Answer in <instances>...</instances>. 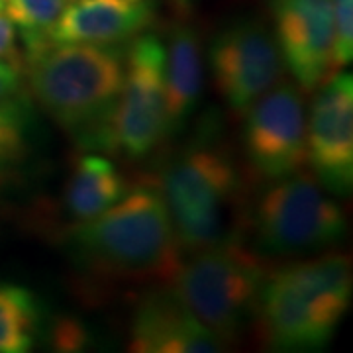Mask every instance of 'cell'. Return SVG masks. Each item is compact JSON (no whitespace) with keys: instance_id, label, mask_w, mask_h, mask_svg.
Returning a JSON list of instances; mask_svg holds the SVG:
<instances>
[{"instance_id":"21","label":"cell","mask_w":353,"mask_h":353,"mask_svg":"<svg viewBox=\"0 0 353 353\" xmlns=\"http://www.w3.org/2000/svg\"><path fill=\"white\" fill-rule=\"evenodd\" d=\"M0 59L20 63V55L16 48V30L12 22L6 18V14L2 12V8H0Z\"/></svg>"},{"instance_id":"23","label":"cell","mask_w":353,"mask_h":353,"mask_svg":"<svg viewBox=\"0 0 353 353\" xmlns=\"http://www.w3.org/2000/svg\"><path fill=\"white\" fill-rule=\"evenodd\" d=\"M175 2H176V6H179V8H183V10H189L190 4H192L194 0H175Z\"/></svg>"},{"instance_id":"22","label":"cell","mask_w":353,"mask_h":353,"mask_svg":"<svg viewBox=\"0 0 353 353\" xmlns=\"http://www.w3.org/2000/svg\"><path fill=\"white\" fill-rule=\"evenodd\" d=\"M55 336H57V345H61V350H75L77 345L81 343V332L77 324H69L65 322L61 324V328L55 330Z\"/></svg>"},{"instance_id":"20","label":"cell","mask_w":353,"mask_h":353,"mask_svg":"<svg viewBox=\"0 0 353 353\" xmlns=\"http://www.w3.org/2000/svg\"><path fill=\"white\" fill-rule=\"evenodd\" d=\"M22 81H24L22 63L0 59V101L16 97V92L22 88Z\"/></svg>"},{"instance_id":"3","label":"cell","mask_w":353,"mask_h":353,"mask_svg":"<svg viewBox=\"0 0 353 353\" xmlns=\"http://www.w3.org/2000/svg\"><path fill=\"white\" fill-rule=\"evenodd\" d=\"M183 255L241 241L248 206L236 159L214 141H199L165 165L155 183Z\"/></svg>"},{"instance_id":"15","label":"cell","mask_w":353,"mask_h":353,"mask_svg":"<svg viewBox=\"0 0 353 353\" xmlns=\"http://www.w3.org/2000/svg\"><path fill=\"white\" fill-rule=\"evenodd\" d=\"M126 190V179L110 159L99 153H83L73 161L65 183V210L73 222H85L108 210Z\"/></svg>"},{"instance_id":"4","label":"cell","mask_w":353,"mask_h":353,"mask_svg":"<svg viewBox=\"0 0 353 353\" xmlns=\"http://www.w3.org/2000/svg\"><path fill=\"white\" fill-rule=\"evenodd\" d=\"M352 303V261L324 253L269 269L255 304V328L275 350H314L328 343Z\"/></svg>"},{"instance_id":"13","label":"cell","mask_w":353,"mask_h":353,"mask_svg":"<svg viewBox=\"0 0 353 353\" xmlns=\"http://www.w3.org/2000/svg\"><path fill=\"white\" fill-rule=\"evenodd\" d=\"M153 22L150 0H73L50 34V43L122 46Z\"/></svg>"},{"instance_id":"6","label":"cell","mask_w":353,"mask_h":353,"mask_svg":"<svg viewBox=\"0 0 353 353\" xmlns=\"http://www.w3.org/2000/svg\"><path fill=\"white\" fill-rule=\"evenodd\" d=\"M248 228L261 255L296 257L343 240L345 214L322 183L301 169L267 183L248 210Z\"/></svg>"},{"instance_id":"1","label":"cell","mask_w":353,"mask_h":353,"mask_svg":"<svg viewBox=\"0 0 353 353\" xmlns=\"http://www.w3.org/2000/svg\"><path fill=\"white\" fill-rule=\"evenodd\" d=\"M65 245L79 269L122 283H171L183 252L155 183L128 189L102 214L73 222Z\"/></svg>"},{"instance_id":"11","label":"cell","mask_w":353,"mask_h":353,"mask_svg":"<svg viewBox=\"0 0 353 353\" xmlns=\"http://www.w3.org/2000/svg\"><path fill=\"white\" fill-rule=\"evenodd\" d=\"M279 50L304 92L334 75V0H271Z\"/></svg>"},{"instance_id":"16","label":"cell","mask_w":353,"mask_h":353,"mask_svg":"<svg viewBox=\"0 0 353 353\" xmlns=\"http://www.w3.org/2000/svg\"><path fill=\"white\" fill-rule=\"evenodd\" d=\"M39 326L38 299L24 287L0 283V353L30 352Z\"/></svg>"},{"instance_id":"19","label":"cell","mask_w":353,"mask_h":353,"mask_svg":"<svg viewBox=\"0 0 353 353\" xmlns=\"http://www.w3.org/2000/svg\"><path fill=\"white\" fill-rule=\"evenodd\" d=\"M353 59V0H334V43L332 65L334 73L352 63Z\"/></svg>"},{"instance_id":"2","label":"cell","mask_w":353,"mask_h":353,"mask_svg":"<svg viewBox=\"0 0 353 353\" xmlns=\"http://www.w3.org/2000/svg\"><path fill=\"white\" fill-rule=\"evenodd\" d=\"M30 94L83 150H108L126 51L118 46L48 43L26 61Z\"/></svg>"},{"instance_id":"12","label":"cell","mask_w":353,"mask_h":353,"mask_svg":"<svg viewBox=\"0 0 353 353\" xmlns=\"http://www.w3.org/2000/svg\"><path fill=\"white\" fill-rule=\"evenodd\" d=\"M224 343L201 324L171 289L153 292L139 303L130 330V352L214 353Z\"/></svg>"},{"instance_id":"5","label":"cell","mask_w":353,"mask_h":353,"mask_svg":"<svg viewBox=\"0 0 353 353\" xmlns=\"http://www.w3.org/2000/svg\"><path fill=\"white\" fill-rule=\"evenodd\" d=\"M269 273L265 255L228 241L183 257L169 289L222 343H232L255 312Z\"/></svg>"},{"instance_id":"7","label":"cell","mask_w":353,"mask_h":353,"mask_svg":"<svg viewBox=\"0 0 353 353\" xmlns=\"http://www.w3.org/2000/svg\"><path fill=\"white\" fill-rule=\"evenodd\" d=\"M167 136L165 46L153 34H139L126 50L124 83L110 122L108 150L141 159Z\"/></svg>"},{"instance_id":"17","label":"cell","mask_w":353,"mask_h":353,"mask_svg":"<svg viewBox=\"0 0 353 353\" xmlns=\"http://www.w3.org/2000/svg\"><path fill=\"white\" fill-rule=\"evenodd\" d=\"M20 99L0 101V189L12 183L30 153V112Z\"/></svg>"},{"instance_id":"8","label":"cell","mask_w":353,"mask_h":353,"mask_svg":"<svg viewBox=\"0 0 353 353\" xmlns=\"http://www.w3.org/2000/svg\"><path fill=\"white\" fill-rule=\"evenodd\" d=\"M245 161L259 181L269 183L306 165V108L303 90L279 83L245 112Z\"/></svg>"},{"instance_id":"10","label":"cell","mask_w":353,"mask_h":353,"mask_svg":"<svg viewBox=\"0 0 353 353\" xmlns=\"http://www.w3.org/2000/svg\"><path fill=\"white\" fill-rule=\"evenodd\" d=\"M306 116V163L330 194L353 185V79L336 71L316 88Z\"/></svg>"},{"instance_id":"14","label":"cell","mask_w":353,"mask_h":353,"mask_svg":"<svg viewBox=\"0 0 353 353\" xmlns=\"http://www.w3.org/2000/svg\"><path fill=\"white\" fill-rule=\"evenodd\" d=\"M202 92V48L190 26L171 30L165 46V102L169 136L185 126Z\"/></svg>"},{"instance_id":"18","label":"cell","mask_w":353,"mask_h":353,"mask_svg":"<svg viewBox=\"0 0 353 353\" xmlns=\"http://www.w3.org/2000/svg\"><path fill=\"white\" fill-rule=\"evenodd\" d=\"M67 6V0H0V8L24 41L26 55L50 43V34Z\"/></svg>"},{"instance_id":"9","label":"cell","mask_w":353,"mask_h":353,"mask_svg":"<svg viewBox=\"0 0 353 353\" xmlns=\"http://www.w3.org/2000/svg\"><path fill=\"white\" fill-rule=\"evenodd\" d=\"M216 90L228 106L245 114L253 102L281 83L285 61L273 32L255 20L224 28L210 48Z\"/></svg>"}]
</instances>
